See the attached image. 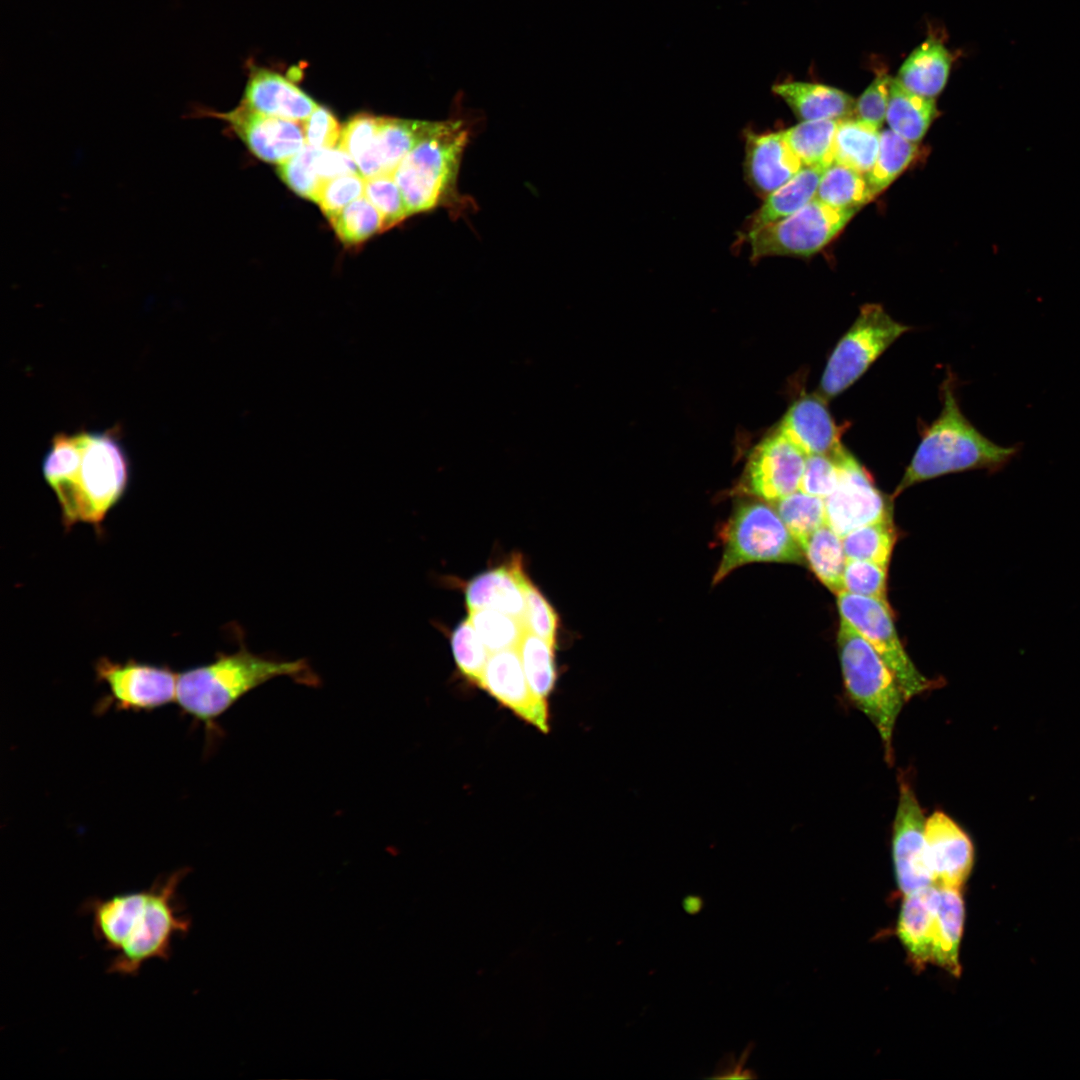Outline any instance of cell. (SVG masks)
<instances>
[{
  "instance_id": "20",
  "label": "cell",
  "mask_w": 1080,
  "mask_h": 1080,
  "mask_svg": "<svg viewBox=\"0 0 1080 1080\" xmlns=\"http://www.w3.org/2000/svg\"><path fill=\"white\" fill-rule=\"evenodd\" d=\"M745 175L752 188L767 196L794 177L804 166L787 143L783 131L746 135Z\"/></svg>"
},
{
  "instance_id": "13",
  "label": "cell",
  "mask_w": 1080,
  "mask_h": 1080,
  "mask_svg": "<svg viewBox=\"0 0 1080 1080\" xmlns=\"http://www.w3.org/2000/svg\"><path fill=\"white\" fill-rule=\"evenodd\" d=\"M806 454L778 429L753 450L735 492L775 503L799 490Z\"/></svg>"
},
{
  "instance_id": "4",
  "label": "cell",
  "mask_w": 1080,
  "mask_h": 1080,
  "mask_svg": "<svg viewBox=\"0 0 1080 1080\" xmlns=\"http://www.w3.org/2000/svg\"><path fill=\"white\" fill-rule=\"evenodd\" d=\"M943 407L927 428L891 499L910 486L941 475L973 469L996 472L1020 447L1000 446L981 434L963 415L955 396L953 377L942 385Z\"/></svg>"
},
{
  "instance_id": "28",
  "label": "cell",
  "mask_w": 1080,
  "mask_h": 1080,
  "mask_svg": "<svg viewBox=\"0 0 1080 1080\" xmlns=\"http://www.w3.org/2000/svg\"><path fill=\"white\" fill-rule=\"evenodd\" d=\"M937 116L935 99L914 94L892 78L886 112L890 130L908 141L918 143Z\"/></svg>"
},
{
  "instance_id": "1",
  "label": "cell",
  "mask_w": 1080,
  "mask_h": 1080,
  "mask_svg": "<svg viewBox=\"0 0 1080 1080\" xmlns=\"http://www.w3.org/2000/svg\"><path fill=\"white\" fill-rule=\"evenodd\" d=\"M189 872L183 867L159 876L148 888L83 903L81 910L90 915L95 938L114 953L107 972L137 976L148 961L170 959L174 940L191 929V917L179 895Z\"/></svg>"
},
{
  "instance_id": "27",
  "label": "cell",
  "mask_w": 1080,
  "mask_h": 1080,
  "mask_svg": "<svg viewBox=\"0 0 1080 1080\" xmlns=\"http://www.w3.org/2000/svg\"><path fill=\"white\" fill-rule=\"evenodd\" d=\"M826 166H804L794 177L766 196L753 213L747 232L781 220L811 202L816 195Z\"/></svg>"
},
{
  "instance_id": "48",
  "label": "cell",
  "mask_w": 1080,
  "mask_h": 1080,
  "mask_svg": "<svg viewBox=\"0 0 1080 1080\" xmlns=\"http://www.w3.org/2000/svg\"><path fill=\"white\" fill-rule=\"evenodd\" d=\"M754 1044L749 1043L743 1050L739 1058H736L733 1053L725 1054L716 1066L714 1075L711 1078L714 1079H750L757 1078V1075L753 1070L746 1069L745 1063L748 1060Z\"/></svg>"
},
{
  "instance_id": "7",
  "label": "cell",
  "mask_w": 1080,
  "mask_h": 1080,
  "mask_svg": "<svg viewBox=\"0 0 1080 1080\" xmlns=\"http://www.w3.org/2000/svg\"><path fill=\"white\" fill-rule=\"evenodd\" d=\"M722 540L723 553L713 576L714 585L746 564H802L805 560L799 543L776 509L759 499L736 507L723 529Z\"/></svg>"
},
{
  "instance_id": "8",
  "label": "cell",
  "mask_w": 1080,
  "mask_h": 1080,
  "mask_svg": "<svg viewBox=\"0 0 1080 1080\" xmlns=\"http://www.w3.org/2000/svg\"><path fill=\"white\" fill-rule=\"evenodd\" d=\"M909 326L894 320L879 304H865L836 344L820 381V394L834 398L854 384Z\"/></svg>"
},
{
  "instance_id": "10",
  "label": "cell",
  "mask_w": 1080,
  "mask_h": 1080,
  "mask_svg": "<svg viewBox=\"0 0 1080 1080\" xmlns=\"http://www.w3.org/2000/svg\"><path fill=\"white\" fill-rule=\"evenodd\" d=\"M837 607L841 619L867 640L891 670L907 700L935 688L937 682L923 675L907 654L887 601L841 592Z\"/></svg>"
},
{
  "instance_id": "25",
  "label": "cell",
  "mask_w": 1080,
  "mask_h": 1080,
  "mask_svg": "<svg viewBox=\"0 0 1080 1080\" xmlns=\"http://www.w3.org/2000/svg\"><path fill=\"white\" fill-rule=\"evenodd\" d=\"M953 56L936 38H927L904 60L895 77L910 92L935 99L949 78Z\"/></svg>"
},
{
  "instance_id": "32",
  "label": "cell",
  "mask_w": 1080,
  "mask_h": 1080,
  "mask_svg": "<svg viewBox=\"0 0 1080 1080\" xmlns=\"http://www.w3.org/2000/svg\"><path fill=\"white\" fill-rule=\"evenodd\" d=\"M839 120L802 121L783 135L803 166H830L834 162V138Z\"/></svg>"
},
{
  "instance_id": "21",
  "label": "cell",
  "mask_w": 1080,
  "mask_h": 1080,
  "mask_svg": "<svg viewBox=\"0 0 1080 1080\" xmlns=\"http://www.w3.org/2000/svg\"><path fill=\"white\" fill-rule=\"evenodd\" d=\"M528 580L520 558H513L508 563L487 569L475 575L465 585L467 610L489 608L522 619Z\"/></svg>"
},
{
  "instance_id": "22",
  "label": "cell",
  "mask_w": 1080,
  "mask_h": 1080,
  "mask_svg": "<svg viewBox=\"0 0 1080 1080\" xmlns=\"http://www.w3.org/2000/svg\"><path fill=\"white\" fill-rule=\"evenodd\" d=\"M243 104L258 113L295 122L305 121L318 106L290 80L266 69L250 74Z\"/></svg>"
},
{
  "instance_id": "15",
  "label": "cell",
  "mask_w": 1080,
  "mask_h": 1080,
  "mask_svg": "<svg viewBox=\"0 0 1080 1080\" xmlns=\"http://www.w3.org/2000/svg\"><path fill=\"white\" fill-rule=\"evenodd\" d=\"M478 686L522 720L548 732L547 701L531 689L517 648L491 653Z\"/></svg>"
},
{
  "instance_id": "29",
  "label": "cell",
  "mask_w": 1080,
  "mask_h": 1080,
  "mask_svg": "<svg viewBox=\"0 0 1080 1080\" xmlns=\"http://www.w3.org/2000/svg\"><path fill=\"white\" fill-rule=\"evenodd\" d=\"M880 135L879 128L856 117L839 120L834 138V162L866 175L875 164Z\"/></svg>"
},
{
  "instance_id": "18",
  "label": "cell",
  "mask_w": 1080,
  "mask_h": 1080,
  "mask_svg": "<svg viewBox=\"0 0 1080 1080\" xmlns=\"http://www.w3.org/2000/svg\"><path fill=\"white\" fill-rule=\"evenodd\" d=\"M441 123L377 117L357 164L360 174L364 178L393 174L402 159Z\"/></svg>"
},
{
  "instance_id": "19",
  "label": "cell",
  "mask_w": 1080,
  "mask_h": 1080,
  "mask_svg": "<svg viewBox=\"0 0 1080 1080\" xmlns=\"http://www.w3.org/2000/svg\"><path fill=\"white\" fill-rule=\"evenodd\" d=\"M821 394L804 395L787 410L777 429L806 455H834L842 446V427Z\"/></svg>"
},
{
  "instance_id": "6",
  "label": "cell",
  "mask_w": 1080,
  "mask_h": 1080,
  "mask_svg": "<svg viewBox=\"0 0 1080 1080\" xmlns=\"http://www.w3.org/2000/svg\"><path fill=\"white\" fill-rule=\"evenodd\" d=\"M837 644L847 695L876 728L883 744L885 759L891 764L895 725L908 700L895 676L874 648L842 619Z\"/></svg>"
},
{
  "instance_id": "14",
  "label": "cell",
  "mask_w": 1080,
  "mask_h": 1080,
  "mask_svg": "<svg viewBox=\"0 0 1080 1080\" xmlns=\"http://www.w3.org/2000/svg\"><path fill=\"white\" fill-rule=\"evenodd\" d=\"M925 821L912 785L901 776L891 848L896 883L904 896L935 883L926 853Z\"/></svg>"
},
{
  "instance_id": "47",
  "label": "cell",
  "mask_w": 1080,
  "mask_h": 1080,
  "mask_svg": "<svg viewBox=\"0 0 1080 1080\" xmlns=\"http://www.w3.org/2000/svg\"><path fill=\"white\" fill-rule=\"evenodd\" d=\"M301 123L306 144L320 149H330L338 145L342 129L333 114L326 108L317 106Z\"/></svg>"
},
{
  "instance_id": "26",
  "label": "cell",
  "mask_w": 1080,
  "mask_h": 1080,
  "mask_svg": "<svg viewBox=\"0 0 1080 1080\" xmlns=\"http://www.w3.org/2000/svg\"><path fill=\"white\" fill-rule=\"evenodd\" d=\"M965 919L960 888L939 885V902L933 930L932 962L959 976V947Z\"/></svg>"
},
{
  "instance_id": "5",
  "label": "cell",
  "mask_w": 1080,
  "mask_h": 1080,
  "mask_svg": "<svg viewBox=\"0 0 1080 1080\" xmlns=\"http://www.w3.org/2000/svg\"><path fill=\"white\" fill-rule=\"evenodd\" d=\"M468 139L463 121H442L402 159L393 176L409 216L459 201L457 177Z\"/></svg>"
},
{
  "instance_id": "41",
  "label": "cell",
  "mask_w": 1080,
  "mask_h": 1080,
  "mask_svg": "<svg viewBox=\"0 0 1080 1080\" xmlns=\"http://www.w3.org/2000/svg\"><path fill=\"white\" fill-rule=\"evenodd\" d=\"M318 148L305 144L293 157L279 164L280 178L297 194L312 201L324 181L315 168Z\"/></svg>"
},
{
  "instance_id": "35",
  "label": "cell",
  "mask_w": 1080,
  "mask_h": 1080,
  "mask_svg": "<svg viewBox=\"0 0 1080 1080\" xmlns=\"http://www.w3.org/2000/svg\"><path fill=\"white\" fill-rule=\"evenodd\" d=\"M554 648L555 644L528 631L517 646L531 689L545 701L553 691L557 679Z\"/></svg>"
},
{
  "instance_id": "42",
  "label": "cell",
  "mask_w": 1080,
  "mask_h": 1080,
  "mask_svg": "<svg viewBox=\"0 0 1080 1080\" xmlns=\"http://www.w3.org/2000/svg\"><path fill=\"white\" fill-rule=\"evenodd\" d=\"M887 570L874 562L847 560L842 592L887 601Z\"/></svg>"
},
{
  "instance_id": "43",
  "label": "cell",
  "mask_w": 1080,
  "mask_h": 1080,
  "mask_svg": "<svg viewBox=\"0 0 1080 1080\" xmlns=\"http://www.w3.org/2000/svg\"><path fill=\"white\" fill-rule=\"evenodd\" d=\"M365 178L360 173H348L325 180L320 186L314 202L331 219L348 204L364 195Z\"/></svg>"
},
{
  "instance_id": "46",
  "label": "cell",
  "mask_w": 1080,
  "mask_h": 1080,
  "mask_svg": "<svg viewBox=\"0 0 1080 1080\" xmlns=\"http://www.w3.org/2000/svg\"><path fill=\"white\" fill-rule=\"evenodd\" d=\"M891 80L885 71H879L855 101L854 117L880 129L886 120Z\"/></svg>"
},
{
  "instance_id": "36",
  "label": "cell",
  "mask_w": 1080,
  "mask_h": 1080,
  "mask_svg": "<svg viewBox=\"0 0 1080 1080\" xmlns=\"http://www.w3.org/2000/svg\"><path fill=\"white\" fill-rule=\"evenodd\" d=\"M467 618L491 653L517 648L527 632L522 619L495 609L468 611Z\"/></svg>"
},
{
  "instance_id": "12",
  "label": "cell",
  "mask_w": 1080,
  "mask_h": 1080,
  "mask_svg": "<svg viewBox=\"0 0 1080 1080\" xmlns=\"http://www.w3.org/2000/svg\"><path fill=\"white\" fill-rule=\"evenodd\" d=\"M839 467L836 489L824 499L826 523L842 538L850 531L891 518V503L865 467L843 445L833 455Z\"/></svg>"
},
{
  "instance_id": "39",
  "label": "cell",
  "mask_w": 1080,
  "mask_h": 1080,
  "mask_svg": "<svg viewBox=\"0 0 1080 1080\" xmlns=\"http://www.w3.org/2000/svg\"><path fill=\"white\" fill-rule=\"evenodd\" d=\"M450 642L453 657L460 672L469 681L479 685L491 652L468 618L462 620L454 628Z\"/></svg>"
},
{
  "instance_id": "31",
  "label": "cell",
  "mask_w": 1080,
  "mask_h": 1080,
  "mask_svg": "<svg viewBox=\"0 0 1080 1080\" xmlns=\"http://www.w3.org/2000/svg\"><path fill=\"white\" fill-rule=\"evenodd\" d=\"M875 196L864 174L833 162L820 179L815 199L837 209H859Z\"/></svg>"
},
{
  "instance_id": "3",
  "label": "cell",
  "mask_w": 1080,
  "mask_h": 1080,
  "mask_svg": "<svg viewBox=\"0 0 1080 1080\" xmlns=\"http://www.w3.org/2000/svg\"><path fill=\"white\" fill-rule=\"evenodd\" d=\"M242 640L235 652L178 674L176 702L185 715L204 725L210 738L218 734L217 720L259 686L279 677L312 687L320 683L306 659L255 654Z\"/></svg>"
},
{
  "instance_id": "33",
  "label": "cell",
  "mask_w": 1080,
  "mask_h": 1080,
  "mask_svg": "<svg viewBox=\"0 0 1080 1080\" xmlns=\"http://www.w3.org/2000/svg\"><path fill=\"white\" fill-rule=\"evenodd\" d=\"M920 153L917 143L904 139L890 129L882 131L875 164L865 175L874 194L885 190L918 159Z\"/></svg>"
},
{
  "instance_id": "49",
  "label": "cell",
  "mask_w": 1080,
  "mask_h": 1080,
  "mask_svg": "<svg viewBox=\"0 0 1080 1080\" xmlns=\"http://www.w3.org/2000/svg\"><path fill=\"white\" fill-rule=\"evenodd\" d=\"M683 908L689 915L698 914L704 907V899L699 895H687L683 899Z\"/></svg>"
},
{
  "instance_id": "37",
  "label": "cell",
  "mask_w": 1080,
  "mask_h": 1080,
  "mask_svg": "<svg viewBox=\"0 0 1080 1080\" xmlns=\"http://www.w3.org/2000/svg\"><path fill=\"white\" fill-rule=\"evenodd\" d=\"M775 509L799 545L826 523L824 499L800 490L775 502Z\"/></svg>"
},
{
  "instance_id": "9",
  "label": "cell",
  "mask_w": 1080,
  "mask_h": 1080,
  "mask_svg": "<svg viewBox=\"0 0 1080 1080\" xmlns=\"http://www.w3.org/2000/svg\"><path fill=\"white\" fill-rule=\"evenodd\" d=\"M858 209H837L815 198L797 212L748 231L752 260L770 256L810 257L828 245Z\"/></svg>"
},
{
  "instance_id": "45",
  "label": "cell",
  "mask_w": 1080,
  "mask_h": 1080,
  "mask_svg": "<svg viewBox=\"0 0 1080 1080\" xmlns=\"http://www.w3.org/2000/svg\"><path fill=\"white\" fill-rule=\"evenodd\" d=\"M839 467L833 455H806L799 490L825 499L837 487Z\"/></svg>"
},
{
  "instance_id": "44",
  "label": "cell",
  "mask_w": 1080,
  "mask_h": 1080,
  "mask_svg": "<svg viewBox=\"0 0 1080 1080\" xmlns=\"http://www.w3.org/2000/svg\"><path fill=\"white\" fill-rule=\"evenodd\" d=\"M522 620L528 632L553 644L556 643L559 616L530 579L525 588V610Z\"/></svg>"
},
{
  "instance_id": "34",
  "label": "cell",
  "mask_w": 1080,
  "mask_h": 1080,
  "mask_svg": "<svg viewBox=\"0 0 1080 1080\" xmlns=\"http://www.w3.org/2000/svg\"><path fill=\"white\" fill-rule=\"evenodd\" d=\"M897 536L892 518L860 526L842 537L847 560H865L888 567Z\"/></svg>"
},
{
  "instance_id": "38",
  "label": "cell",
  "mask_w": 1080,
  "mask_h": 1080,
  "mask_svg": "<svg viewBox=\"0 0 1080 1080\" xmlns=\"http://www.w3.org/2000/svg\"><path fill=\"white\" fill-rule=\"evenodd\" d=\"M329 220L338 238L346 244H356L383 232L381 214L364 195Z\"/></svg>"
},
{
  "instance_id": "11",
  "label": "cell",
  "mask_w": 1080,
  "mask_h": 1080,
  "mask_svg": "<svg viewBox=\"0 0 1080 1080\" xmlns=\"http://www.w3.org/2000/svg\"><path fill=\"white\" fill-rule=\"evenodd\" d=\"M96 679L107 685L109 695L98 704V711L110 706L117 710L151 711L176 701L178 674L168 666L135 660L115 662L106 657L97 660Z\"/></svg>"
},
{
  "instance_id": "23",
  "label": "cell",
  "mask_w": 1080,
  "mask_h": 1080,
  "mask_svg": "<svg viewBox=\"0 0 1080 1080\" xmlns=\"http://www.w3.org/2000/svg\"><path fill=\"white\" fill-rule=\"evenodd\" d=\"M939 902V885H930L905 895L901 905L897 935L915 968L932 962L933 930Z\"/></svg>"
},
{
  "instance_id": "40",
  "label": "cell",
  "mask_w": 1080,
  "mask_h": 1080,
  "mask_svg": "<svg viewBox=\"0 0 1080 1080\" xmlns=\"http://www.w3.org/2000/svg\"><path fill=\"white\" fill-rule=\"evenodd\" d=\"M364 196L381 214L383 231L401 223L409 216L402 193L393 174H380L365 178Z\"/></svg>"
},
{
  "instance_id": "30",
  "label": "cell",
  "mask_w": 1080,
  "mask_h": 1080,
  "mask_svg": "<svg viewBox=\"0 0 1080 1080\" xmlns=\"http://www.w3.org/2000/svg\"><path fill=\"white\" fill-rule=\"evenodd\" d=\"M809 567L831 592L843 591V573L847 563L842 538L825 523L801 544Z\"/></svg>"
},
{
  "instance_id": "24",
  "label": "cell",
  "mask_w": 1080,
  "mask_h": 1080,
  "mask_svg": "<svg viewBox=\"0 0 1080 1080\" xmlns=\"http://www.w3.org/2000/svg\"><path fill=\"white\" fill-rule=\"evenodd\" d=\"M802 121L842 120L854 117L855 100L846 92L821 83L783 81L772 86Z\"/></svg>"
},
{
  "instance_id": "17",
  "label": "cell",
  "mask_w": 1080,
  "mask_h": 1080,
  "mask_svg": "<svg viewBox=\"0 0 1080 1080\" xmlns=\"http://www.w3.org/2000/svg\"><path fill=\"white\" fill-rule=\"evenodd\" d=\"M219 116L258 158L267 162L284 163L306 144L301 122L264 115L243 103Z\"/></svg>"
},
{
  "instance_id": "2",
  "label": "cell",
  "mask_w": 1080,
  "mask_h": 1080,
  "mask_svg": "<svg viewBox=\"0 0 1080 1080\" xmlns=\"http://www.w3.org/2000/svg\"><path fill=\"white\" fill-rule=\"evenodd\" d=\"M42 472L66 528L77 523L99 527L129 483L130 463L119 427L54 434Z\"/></svg>"
},
{
  "instance_id": "16",
  "label": "cell",
  "mask_w": 1080,
  "mask_h": 1080,
  "mask_svg": "<svg viewBox=\"0 0 1080 1080\" xmlns=\"http://www.w3.org/2000/svg\"><path fill=\"white\" fill-rule=\"evenodd\" d=\"M927 858L935 879L941 886H961L968 879L975 850L966 831L948 814L936 810L925 821Z\"/></svg>"
}]
</instances>
